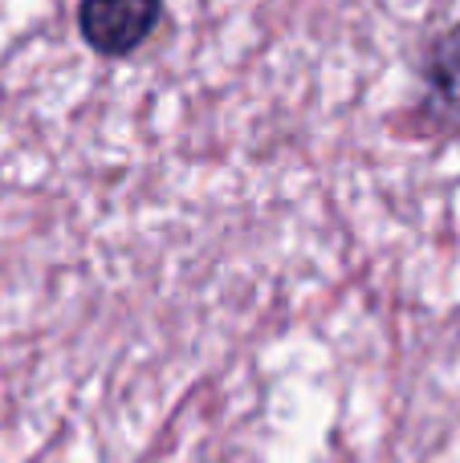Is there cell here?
Segmentation results:
<instances>
[{"label": "cell", "mask_w": 460, "mask_h": 463, "mask_svg": "<svg viewBox=\"0 0 460 463\" xmlns=\"http://www.w3.org/2000/svg\"><path fill=\"white\" fill-rule=\"evenodd\" d=\"M159 0H81L78 24L90 49L102 57H127L159 24Z\"/></svg>", "instance_id": "obj_1"}, {"label": "cell", "mask_w": 460, "mask_h": 463, "mask_svg": "<svg viewBox=\"0 0 460 463\" xmlns=\"http://www.w3.org/2000/svg\"><path fill=\"white\" fill-rule=\"evenodd\" d=\"M428 81H432L436 102L445 106L448 114H456V118H460V24H456V29H448L445 37L432 45Z\"/></svg>", "instance_id": "obj_2"}]
</instances>
